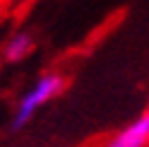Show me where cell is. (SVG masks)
I'll return each mask as SVG.
<instances>
[{
  "label": "cell",
  "instance_id": "obj_1",
  "mask_svg": "<svg viewBox=\"0 0 149 147\" xmlns=\"http://www.w3.org/2000/svg\"><path fill=\"white\" fill-rule=\"evenodd\" d=\"M63 89H65V77L60 75V72H43L41 77H36L34 85L22 94L19 104L15 106L12 130H22V128L29 123L48 102H53Z\"/></svg>",
  "mask_w": 149,
  "mask_h": 147
},
{
  "label": "cell",
  "instance_id": "obj_2",
  "mask_svg": "<svg viewBox=\"0 0 149 147\" xmlns=\"http://www.w3.org/2000/svg\"><path fill=\"white\" fill-rule=\"evenodd\" d=\"M101 147H149V108L135 116L116 135H111Z\"/></svg>",
  "mask_w": 149,
  "mask_h": 147
},
{
  "label": "cell",
  "instance_id": "obj_3",
  "mask_svg": "<svg viewBox=\"0 0 149 147\" xmlns=\"http://www.w3.org/2000/svg\"><path fill=\"white\" fill-rule=\"evenodd\" d=\"M34 36L29 32H17L10 41L5 43V60H10V63H19L24 60L26 56H31V51H34Z\"/></svg>",
  "mask_w": 149,
  "mask_h": 147
}]
</instances>
